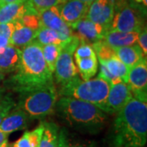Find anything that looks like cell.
I'll return each instance as SVG.
<instances>
[{"label":"cell","instance_id":"obj_1","mask_svg":"<svg viewBox=\"0 0 147 147\" xmlns=\"http://www.w3.org/2000/svg\"><path fill=\"white\" fill-rule=\"evenodd\" d=\"M114 147H143L147 141V101L131 97L118 113L113 125Z\"/></svg>","mask_w":147,"mask_h":147},{"label":"cell","instance_id":"obj_2","mask_svg":"<svg viewBox=\"0 0 147 147\" xmlns=\"http://www.w3.org/2000/svg\"><path fill=\"white\" fill-rule=\"evenodd\" d=\"M52 82L53 73L44 61L42 46L33 42L21 49L20 63L7 84L11 89L21 94Z\"/></svg>","mask_w":147,"mask_h":147},{"label":"cell","instance_id":"obj_3","mask_svg":"<svg viewBox=\"0 0 147 147\" xmlns=\"http://www.w3.org/2000/svg\"><path fill=\"white\" fill-rule=\"evenodd\" d=\"M55 111L71 127L91 134L98 133L108 119L105 111L93 104L65 96L57 100Z\"/></svg>","mask_w":147,"mask_h":147},{"label":"cell","instance_id":"obj_4","mask_svg":"<svg viewBox=\"0 0 147 147\" xmlns=\"http://www.w3.org/2000/svg\"><path fill=\"white\" fill-rule=\"evenodd\" d=\"M110 87V84L100 77L82 81L78 76L67 84L61 85L59 94L61 96L89 102L105 111Z\"/></svg>","mask_w":147,"mask_h":147},{"label":"cell","instance_id":"obj_5","mask_svg":"<svg viewBox=\"0 0 147 147\" xmlns=\"http://www.w3.org/2000/svg\"><path fill=\"white\" fill-rule=\"evenodd\" d=\"M17 106L30 119H42L55 112L58 92L53 82L30 92L21 93Z\"/></svg>","mask_w":147,"mask_h":147},{"label":"cell","instance_id":"obj_6","mask_svg":"<svg viewBox=\"0 0 147 147\" xmlns=\"http://www.w3.org/2000/svg\"><path fill=\"white\" fill-rule=\"evenodd\" d=\"M142 10L129 5L125 1L115 8V14L108 30L122 32H142L146 27Z\"/></svg>","mask_w":147,"mask_h":147},{"label":"cell","instance_id":"obj_7","mask_svg":"<svg viewBox=\"0 0 147 147\" xmlns=\"http://www.w3.org/2000/svg\"><path fill=\"white\" fill-rule=\"evenodd\" d=\"M80 43L79 38L74 34L62 47L54 70L55 79L58 84H67L79 76L78 69L73 61V54Z\"/></svg>","mask_w":147,"mask_h":147},{"label":"cell","instance_id":"obj_8","mask_svg":"<svg viewBox=\"0 0 147 147\" xmlns=\"http://www.w3.org/2000/svg\"><path fill=\"white\" fill-rule=\"evenodd\" d=\"M127 84L133 97L147 101L146 58H144L141 62L130 69Z\"/></svg>","mask_w":147,"mask_h":147},{"label":"cell","instance_id":"obj_9","mask_svg":"<svg viewBox=\"0 0 147 147\" xmlns=\"http://www.w3.org/2000/svg\"><path fill=\"white\" fill-rule=\"evenodd\" d=\"M71 30L78 37L80 42L92 44L94 42L103 39L104 35L108 31L107 28L100 24L95 23L87 18L79 21L74 26Z\"/></svg>","mask_w":147,"mask_h":147},{"label":"cell","instance_id":"obj_10","mask_svg":"<svg viewBox=\"0 0 147 147\" xmlns=\"http://www.w3.org/2000/svg\"><path fill=\"white\" fill-rule=\"evenodd\" d=\"M132 97L130 88L127 83L111 84L105 103L106 114H117Z\"/></svg>","mask_w":147,"mask_h":147},{"label":"cell","instance_id":"obj_11","mask_svg":"<svg viewBox=\"0 0 147 147\" xmlns=\"http://www.w3.org/2000/svg\"><path fill=\"white\" fill-rule=\"evenodd\" d=\"M43 27L57 32L65 41H68L73 36V30L62 20L57 6L52 7L38 12Z\"/></svg>","mask_w":147,"mask_h":147},{"label":"cell","instance_id":"obj_12","mask_svg":"<svg viewBox=\"0 0 147 147\" xmlns=\"http://www.w3.org/2000/svg\"><path fill=\"white\" fill-rule=\"evenodd\" d=\"M89 5L79 0H63L57 5L62 20L69 27L86 18Z\"/></svg>","mask_w":147,"mask_h":147},{"label":"cell","instance_id":"obj_13","mask_svg":"<svg viewBox=\"0 0 147 147\" xmlns=\"http://www.w3.org/2000/svg\"><path fill=\"white\" fill-rule=\"evenodd\" d=\"M114 14V0H95L88 7L86 18L109 30Z\"/></svg>","mask_w":147,"mask_h":147},{"label":"cell","instance_id":"obj_14","mask_svg":"<svg viewBox=\"0 0 147 147\" xmlns=\"http://www.w3.org/2000/svg\"><path fill=\"white\" fill-rule=\"evenodd\" d=\"M31 119L24 110L16 105L7 114L0 124V130L7 134L26 129Z\"/></svg>","mask_w":147,"mask_h":147},{"label":"cell","instance_id":"obj_15","mask_svg":"<svg viewBox=\"0 0 147 147\" xmlns=\"http://www.w3.org/2000/svg\"><path fill=\"white\" fill-rule=\"evenodd\" d=\"M30 7L28 0L0 5V23H15L20 21Z\"/></svg>","mask_w":147,"mask_h":147},{"label":"cell","instance_id":"obj_16","mask_svg":"<svg viewBox=\"0 0 147 147\" xmlns=\"http://www.w3.org/2000/svg\"><path fill=\"white\" fill-rule=\"evenodd\" d=\"M21 50L9 44L0 51V70L4 74L13 73L21 61Z\"/></svg>","mask_w":147,"mask_h":147},{"label":"cell","instance_id":"obj_17","mask_svg":"<svg viewBox=\"0 0 147 147\" xmlns=\"http://www.w3.org/2000/svg\"><path fill=\"white\" fill-rule=\"evenodd\" d=\"M139 32H122L108 30L103 39L114 48L131 46L137 43Z\"/></svg>","mask_w":147,"mask_h":147},{"label":"cell","instance_id":"obj_18","mask_svg":"<svg viewBox=\"0 0 147 147\" xmlns=\"http://www.w3.org/2000/svg\"><path fill=\"white\" fill-rule=\"evenodd\" d=\"M37 31L23 26L21 21L15 22V28L11 36L10 44L19 49H23L34 40Z\"/></svg>","mask_w":147,"mask_h":147},{"label":"cell","instance_id":"obj_19","mask_svg":"<svg viewBox=\"0 0 147 147\" xmlns=\"http://www.w3.org/2000/svg\"><path fill=\"white\" fill-rule=\"evenodd\" d=\"M115 52L116 57L129 69L141 62L144 58H146L137 43L131 46L115 48Z\"/></svg>","mask_w":147,"mask_h":147},{"label":"cell","instance_id":"obj_20","mask_svg":"<svg viewBox=\"0 0 147 147\" xmlns=\"http://www.w3.org/2000/svg\"><path fill=\"white\" fill-rule=\"evenodd\" d=\"M105 64L111 77V84H118V83H127L128 74L130 69L126 65L123 63L119 58L115 57L106 61H101Z\"/></svg>","mask_w":147,"mask_h":147},{"label":"cell","instance_id":"obj_21","mask_svg":"<svg viewBox=\"0 0 147 147\" xmlns=\"http://www.w3.org/2000/svg\"><path fill=\"white\" fill-rule=\"evenodd\" d=\"M43 132L38 147H57L59 127L53 122H42Z\"/></svg>","mask_w":147,"mask_h":147},{"label":"cell","instance_id":"obj_22","mask_svg":"<svg viewBox=\"0 0 147 147\" xmlns=\"http://www.w3.org/2000/svg\"><path fill=\"white\" fill-rule=\"evenodd\" d=\"M79 72L84 81L89 80L96 75L98 70V60L96 57L89 58H75Z\"/></svg>","mask_w":147,"mask_h":147},{"label":"cell","instance_id":"obj_23","mask_svg":"<svg viewBox=\"0 0 147 147\" xmlns=\"http://www.w3.org/2000/svg\"><path fill=\"white\" fill-rule=\"evenodd\" d=\"M33 42L41 46L47 44H58L64 46L67 41H65L57 32L42 26L37 31L35 38Z\"/></svg>","mask_w":147,"mask_h":147},{"label":"cell","instance_id":"obj_24","mask_svg":"<svg viewBox=\"0 0 147 147\" xmlns=\"http://www.w3.org/2000/svg\"><path fill=\"white\" fill-rule=\"evenodd\" d=\"M62 47L63 46L58 44H47L42 46V53L44 61L49 70L53 74L54 73L56 63L61 52Z\"/></svg>","mask_w":147,"mask_h":147},{"label":"cell","instance_id":"obj_25","mask_svg":"<svg viewBox=\"0 0 147 147\" xmlns=\"http://www.w3.org/2000/svg\"><path fill=\"white\" fill-rule=\"evenodd\" d=\"M92 47L94 50L98 61H106L116 57L115 48L109 45L104 39H100L92 43Z\"/></svg>","mask_w":147,"mask_h":147},{"label":"cell","instance_id":"obj_26","mask_svg":"<svg viewBox=\"0 0 147 147\" xmlns=\"http://www.w3.org/2000/svg\"><path fill=\"white\" fill-rule=\"evenodd\" d=\"M57 147H95L92 143L79 142L70 137L66 129H61L59 131Z\"/></svg>","mask_w":147,"mask_h":147},{"label":"cell","instance_id":"obj_27","mask_svg":"<svg viewBox=\"0 0 147 147\" xmlns=\"http://www.w3.org/2000/svg\"><path fill=\"white\" fill-rule=\"evenodd\" d=\"M20 21L23 26L35 31H38L42 27L38 12H37L32 7H30V9L24 14Z\"/></svg>","mask_w":147,"mask_h":147},{"label":"cell","instance_id":"obj_28","mask_svg":"<svg viewBox=\"0 0 147 147\" xmlns=\"http://www.w3.org/2000/svg\"><path fill=\"white\" fill-rule=\"evenodd\" d=\"M16 105V102L11 95H3V96L0 99V124L7 114Z\"/></svg>","mask_w":147,"mask_h":147},{"label":"cell","instance_id":"obj_29","mask_svg":"<svg viewBox=\"0 0 147 147\" xmlns=\"http://www.w3.org/2000/svg\"><path fill=\"white\" fill-rule=\"evenodd\" d=\"M28 1L30 6L37 12H40L52 7L57 6L63 0H28Z\"/></svg>","mask_w":147,"mask_h":147},{"label":"cell","instance_id":"obj_30","mask_svg":"<svg viewBox=\"0 0 147 147\" xmlns=\"http://www.w3.org/2000/svg\"><path fill=\"white\" fill-rule=\"evenodd\" d=\"M96 57L91 44L81 42L74 52V58H89Z\"/></svg>","mask_w":147,"mask_h":147},{"label":"cell","instance_id":"obj_31","mask_svg":"<svg viewBox=\"0 0 147 147\" xmlns=\"http://www.w3.org/2000/svg\"><path fill=\"white\" fill-rule=\"evenodd\" d=\"M43 132V125L41 123L33 131H26V135L31 147H38Z\"/></svg>","mask_w":147,"mask_h":147},{"label":"cell","instance_id":"obj_32","mask_svg":"<svg viewBox=\"0 0 147 147\" xmlns=\"http://www.w3.org/2000/svg\"><path fill=\"white\" fill-rule=\"evenodd\" d=\"M137 45L142 49L143 54L146 57L147 55V31L145 28L142 32H140L137 38Z\"/></svg>","mask_w":147,"mask_h":147},{"label":"cell","instance_id":"obj_33","mask_svg":"<svg viewBox=\"0 0 147 147\" xmlns=\"http://www.w3.org/2000/svg\"><path fill=\"white\" fill-rule=\"evenodd\" d=\"M128 1V4L134 7H137L138 9L142 10L143 12H146L147 0H126Z\"/></svg>","mask_w":147,"mask_h":147},{"label":"cell","instance_id":"obj_34","mask_svg":"<svg viewBox=\"0 0 147 147\" xmlns=\"http://www.w3.org/2000/svg\"><path fill=\"white\" fill-rule=\"evenodd\" d=\"M11 146H12V147H31L30 143L29 142V139L27 137L26 131Z\"/></svg>","mask_w":147,"mask_h":147},{"label":"cell","instance_id":"obj_35","mask_svg":"<svg viewBox=\"0 0 147 147\" xmlns=\"http://www.w3.org/2000/svg\"><path fill=\"white\" fill-rule=\"evenodd\" d=\"M9 136V134H7L5 132L2 131L0 130V145L4 142L5 141H7V137Z\"/></svg>","mask_w":147,"mask_h":147},{"label":"cell","instance_id":"obj_36","mask_svg":"<svg viewBox=\"0 0 147 147\" xmlns=\"http://www.w3.org/2000/svg\"><path fill=\"white\" fill-rule=\"evenodd\" d=\"M20 1H25V0H0V5L7 4V3H16Z\"/></svg>","mask_w":147,"mask_h":147},{"label":"cell","instance_id":"obj_37","mask_svg":"<svg viewBox=\"0 0 147 147\" xmlns=\"http://www.w3.org/2000/svg\"><path fill=\"white\" fill-rule=\"evenodd\" d=\"M79 1H81V2H83L84 3H87V4H88L90 5L92 3H93L95 0H79Z\"/></svg>","mask_w":147,"mask_h":147},{"label":"cell","instance_id":"obj_38","mask_svg":"<svg viewBox=\"0 0 147 147\" xmlns=\"http://www.w3.org/2000/svg\"><path fill=\"white\" fill-rule=\"evenodd\" d=\"M4 77H5V74L0 70V84H1V83L3 82V80L4 79Z\"/></svg>","mask_w":147,"mask_h":147},{"label":"cell","instance_id":"obj_39","mask_svg":"<svg viewBox=\"0 0 147 147\" xmlns=\"http://www.w3.org/2000/svg\"><path fill=\"white\" fill-rule=\"evenodd\" d=\"M8 142H7V141H5L4 142H3L1 145H0V147H8Z\"/></svg>","mask_w":147,"mask_h":147},{"label":"cell","instance_id":"obj_40","mask_svg":"<svg viewBox=\"0 0 147 147\" xmlns=\"http://www.w3.org/2000/svg\"><path fill=\"white\" fill-rule=\"evenodd\" d=\"M3 95H4V89L0 88V99L3 96Z\"/></svg>","mask_w":147,"mask_h":147},{"label":"cell","instance_id":"obj_41","mask_svg":"<svg viewBox=\"0 0 147 147\" xmlns=\"http://www.w3.org/2000/svg\"><path fill=\"white\" fill-rule=\"evenodd\" d=\"M8 147H12V146H11V145H10V146H8Z\"/></svg>","mask_w":147,"mask_h":147}]
</instances>
